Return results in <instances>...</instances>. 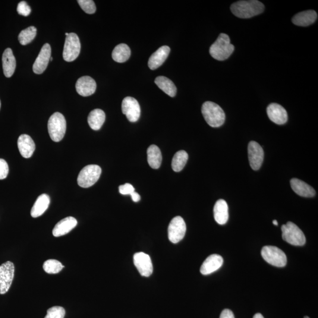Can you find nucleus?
<instances>
[{"label":"nucleus","instance_id":"a19ab883","mask_svg":"<svg viewBox=\"0 0 318 318\" xmlns=\"http://www.w3.org/2000/svg\"><path fill=\"white\" fill-rule=\"evenodd\" d=\"M273 224L275 225V226H278V222L276 220H273Z\"/></svg>","mask_w":318,"mask_h":318},{"label":"nucleus","instance_id":"7c9ffc66","mask_svg":"<svg viewBox=\"0 0 318 318\" xmlns=\"http://www.w3.org/2000/svg\"><path fill=\"white\" fill-rule=\"evenodd\" d=\"M37 34V28L34 26H31L21 31L19 34L18 40L21 45L26 46L29 44L36 37Z\"/></svg>","mask_w":318,"mask_h":318},{"label":"nucleus","instance_id":"c03bdc74","mask_svg":"<svg viewBox=\"0 0 318 318\" xmlns=\"http://www.w3.org/2000/svg\"><path fill=\"white\" fill-rule=\"evenodd\" d=\"M304 318H309V317H307V316H305V317H304Z\"/></svg>","mask_w":318,"mask_h":318},{"label":"nucleus","instance_id":"ea45409f","mask_svg":"<svg viewBox=\"0 0 318 318\" xmlns=\"http://www.w3.org/2000/svg\"><path fill=\"white\" fill-rule=\"evenodd\" d=\"M254 318H264V317L262 316V314H256L254 315Z\"/></svg>","mask_w":318,"mask_h":318},{"label":"nucleus","instance_id":"f704fd0d","mask_svg":"<svg viewBox=\"0 0 318 318\" xmlns=\"http://www.w3.org/2000/svg\"><path fill=\"white\" fill-rule=\"evenodd\" d=\"M17 11L19 14L27 17L31 13V9L26 1H21L18 3Z\"/></svg>","mask_w":318,"mask_h":318},{"label":"nucleus","instance_id":"c85d7f7f","mask_svg":"<svg viewBox=\"0 0 318 318\" xmlns=\"http://www.w3.org/2000/svg\"><path fill=\"white\" fill-rule=\"evenodd\" d=\"M131 55V50L126 44H120L112 52V58L116 62L125 63L128 61Z\"/></svg>","mask_w":318,"mask_h":318},{"label":"nucleus","instance_id":"a18cd8bd","mask_svg":"<svg viewBox=\"0 0 318 318\" xmlns=\"http://www.w3.org/2000/svg\"><path fill=\"white\" fill-rule=\"evenodd\" d=\"M0 108H1V101H0Z\"/></svg>","mask_w":318,"mask_h":318},{"label":"nucleus","instance_id":"4c0bfd02","mask_svg":"<svg viewBox=\"0 0 318 318\" xmlns=\"http://www.w3.org/2000/svg\"><path fill=\"white\" fill-rule=\"evenodd\" d=\"M220 318H235V316L232 311L226 309L222 312Z\"/></svg>","mask_w":318,"mask_h":318},{"label":"nucleus","instance_id":"0eeeda50","mask_svg":"<svg viewBox=\"0 0 318 318\" xmlns=\"http://www.w3.org/2000/svg\"><path fill=\"white\" fill-rule=\"evenodd\" d=\"M263 259L276 267H284L287 263V257L279 248L273 246H265L261 251Z\"/></svg>","mask_w":318,"mask_h":318},{"label":"nucleus","instance_id":"412c9836","mask_svg":"<svg viewBox=\"0 0 318 318\" xmlns=\"http://www.w3.org/2000/svg\"><path fill=\"white\" fill-rule=\"evenodd\" d=\"M2 68L5 76L7 78L11 77L13 75L15 67H16V61L12 53V50L8 48L3 53Z\"/></svg>","mask_w":318,"mask_h":318},{"label":"nucleus","instance_id":"9b49d317","mask_svg":"<svg viewBox=\"0 0 318 318\" xmlns=\"http://www.w3.org/2000/svg\"><path fill=\"white\" fill-rule=\"evenodd\" d=\"M122 112L130 122H136L140 118L141 110L137 100L131 97H127L123 100Z\"/></svg>","mask_w":318,"mask_h":318},{"label":"nucleus","instance_id":"f03ea898","mask_svg":"<svg viewBox=\"0 0 318 318\" xmlns=\"http://www.w3.org/2000/svg\"><path fill=\"white\" fill-rule=\"evenodd\" d=\"M235 47L231 43V40L227 34L221 33L218 39L210 47L209 53L213 59L223 61L231 56Z\"/></svg>","mask_w":318,"mask_h":318},{"label":"nucleus","instance_id":"1a4fd4ad","mask_svg":"<svg viewBox=\"0 0 318 318\" xmlns=\"http://www.w3.org/2000/svg\"><path fill=\"white\" fill-rule=\"evenodd\" d=\"M187 225L181 216L173 218L169 225L168 238L173 244H177L185 237Z\"/></svg>","mask_w":318,"mask_h":318},{"label":"nucleus","instance_id":"c9c22d12","mask_svg":"<svg viewBox=\"0 0 318 318\" xmlns=\"http://www.w3.org/2000/svg\"><path fill=\"white\" fill-rule=\"evenodd\" d=\"M9 172L8 165L5 160L0 159V180L7 177Z\"/></svg>","mask_w":318,"mask_h":318},{"label":"nucleus","instance_id":"b1692460","mask_svg":"<svg viewBox=\"0 0 318 318\" xmlns=\"http://www.w3.org/2000/svg\"><path fill=\"white\" fill-rule=\"evenodd\" d=\"M214 218L219 225H225L229 219L228 206L226 201L219 199L216 201L213 209Z\"/></svg>","mask_w":318,"mask_h":318},{"label":"nucleus","instance_id":"cd10ccee","mask_svg":"<svg viewBox=\"0 0 318 318\" xmlns=\"http://www.w3.org/2000/svg\"><path fill=\"white\" fill-rule=\"evenodd\" d=\"M155 83L160 89L168 94L170 97H173L177 93V89L173 82L169 78L164 76L157 77Z\"/></svg>","mask_w":318,"mask_h":318},{"label":"nucleus","instance_id":"c756f323","mask_svg":"<svg viewBox=\"0 0 318 318\" xmlns=\"http://www.w3.org/2000/svg\"><path fill=\"white\" fill-rule=\"evenodd\" d=\"M188 157V154L185 150H180L176 153L172 159V168L173 171L181 172L187 164Z\"/></svg>","mask_w":318,"mask_h":318},{"label":"nucleus","instance_id":"dca6fc26","mask_svg":"<svg viewBox=\"0 0 318 318\" xmlns=\"http://www.w3.org/2000/svg\"><path fill=\"white\" fill-rule=\"evenodd\" d=\"M97 85L95 80L89 76L81 77L77 81L75 89L80 96L87 97L95 92Z\"/></svg>","mask_w":318,"mask_h":318},{"label":"nucleus","instance_id":"f257e3e1","mask_svg":"<svg viewBox=\"0 0 318 318\" xmlns=\"http://www.w3.org/2000/svg\"><path fill=\"white\" fill-rule=\"evenodd\" d=\"M231 9L236 17L250 18L262 13L264 7L262 2L257 0H250L235 2L231 5Z\"/></svg>","mask_w":318,"mask_h":318},{"label":"nucleus","instance_id":"ddd939ff","mask_svg":"<svg viewBox=\"0 0 318 318\" xmlns=\"http://www.w3.org/2000/svg\"><path fill=\"white\" fill-rule=\"evenodd\" d=\"M133 262L141 276L149 277L152 275L153 270V264L149 255L143 253L135 254Z\"/></svg>","mask_w":318,"mask_h":318},{"label":"nucleus","instance_id":"393cba45","mask_svg":"<svg viewBox=\"0 0 318 318\" xmlns=\"http://www.w3.org/2000/svg\"><path fill=\"white\" fill-rule=\"evenodd\" d=\"M50 203V197L46 194H43L38 197L31 210V215L33 218H38L46 212Z\"/></svg>","mask_w":318,"mask_h":318},{"label":"nucleus","instance_id":"a211bd4d","mask_svg":"<svg viewBox=\"0 0 318 318\" xmlns=\"http://www.w3.org/2000/svg\"><path fill=\"white\" fill-rule=\"evenodd\" d=\"M17 144L18 150L22 156L26 159L32 156L36 149V144L32 138L27 134H21L18 137Z\"/></svg>","mask_w":318,"mask_h":318},{"label":"nucleus","instance_id":"6e6552de","mask_svg":"<svg viewBox=\"0 0 318 318\" xmlns=\"http://www.w3.org/2000/svg\"><path fill=\"white\" fill-rule=\"evenodd\" d=\"M81 45L79 38L76 34L68 33L66 36L63 56L65 61H74L79 56Z\"/></svg>","mask_w":318,"mask_h":318},{"label":"nucleus","instance_id":"423d86ee","mask_svg":"<svg viewBox=\"0 0 318 318\" xmlns=\"http://www.w3.org/2000/svg\"><path fill=\"white\" fill-rule=\"evenodd\" d=\"M101 173L102 169L98 165H90L84 167L78 176V185L84 188L92 187L98 181Z\"/></svg>","mask_w":318,"mask_h":318},{"label":"nucleus","instance_id":"2f4dec72","mask_svg":"<svg viewBox=\"0 0 318 318\" xmlns=\"http://www.w3.org/2000/svg\"><path fill=\"white\" fill-rule=\"evenodd\" d=\"M64 266L61 262L55 259H49L43 264V269L45 271L49 274H56L62 271Z\"/></svg>","mask_w":318,"mask_h":318},{"label":"nucleus","instance_id":"f3484780","mask_svg":"<svg viewBox=\"0 0 318 318\" xmlns=\"http://www.w3.org/2000/svg\"><path fill=\"white\" fill-rule=\"evenodd\" d=\"M223 257L218 254H213L207 257L200 267L202 275H207L218 270L223 265Z\"/></svg>","mask_w":318,"mask_h":318},{"label":"nucleus","instance_id":"39448f33","mask_svg":"<svg viewBox=\"0 0 318 318\" xmlns=\"http://www.w3.org/2000/svg\"><path fill=\"white\" fill-rule=\"evenodd\" d=\"M282 239L288 244L294 246H303L306 243V238L297 225L288 222L282 226Z\"/></svg>","mask_w":318,"mask_h":318},{"label":"nucleus","instance_id":"aec40b11","mask_svg":"<svg viewBox=\"0 0 318 318\" xmlns=\"http://www.w3.org/2000/svg\"><path fill=\"white\" fill-rule=\"evenodd\" d=\"M77 225V220L73 217H67L57 223L53 230V235L55 237H60L67 234Z\"/></svg>","mask_w":318,"mask_h":318},{"label":"nucleus","instance_id":"72a5a7b5","mask_svg":"<svg viewBox=\"0 0 318 318\" xmlns=\"http://www.w3.org/2000/svg\"><path fill=\"white\" fill-rule=\"evenodd\" d=\"M65 311L62 307H53L47 310V316L45 318H64Z\"/></svg>","mask_w":318,"mask_h":318},{"label":"nucleus","instance_id":"7ed1b4c3","mask_svg":"<svg viewBox=\"0 0 318 318\" xmlns=\"http://www.w3.org/2000/svg\"><path fill=\"white\" fill-rule=\"evenodd\" d=\"M201 113L210 127H219L224 124L225 112L217 104L212 102H204L201 108Z\"/></svg>","mask_w":318,"mask_h":318},{"label":"nucleus","instance_id":"473e14b6","mask_svg":"<svg viewBox=\"0 0 318 318\" xmlns=\"http://www.w3.org/2000/svg\"><path fill=\"white\" fill-rule=\"evenodd\" d=\"M77 2L81 9L86 13L92 14L96 12L95 3L92 0H78Z\"/></svg>","mask_w":318,"mask_h":318},{"label":"nucleus","instance_id":"2eb2a0df","mask_svg":"<svg viewBox=\"0 0 318 318\" xmlns=\"http://www.w3.org/2000/svg\"><path fill=\"white\" fill-rule=\"evenodd\" d=\"M267 114L270 121L275 124L282 125L288 121L287 112L279 104H270L267 108Z\"/></svg>","mask_w":318,"mask_h":318},{"label":"nucleus","instance_id":"4468645a","mask_svg":"<svg viewBox=\"0 0 318 318\" xmlns=\"http://www.w3.org/2000/svg\"><path fill=\"white\" fill-rule=\"evenodd\" d=\"M51 47L49 44H45L33 64V70L34 73L41 74L46 70L51 58Z\"/></svg>","mask_w":318,"mask_h":318},{"label":"nucleus","instance_id":"bb28decb","mask_svg":"<svg viewBox=\"0 0 318 318\" xmlns=\"http://www.w3.org/2000/svg\"><path fill=\"white\" fill-rule=\"evenodd\" d=\"M147 154L148 163L151 168L154 169H159L162 161V153L159 148L153 144L148 148Z\"/></svg>","mask_w":318,"mask_h":318},{"label":"nucleus","instance_id":"79ce46f5","mask_svg":"<svg viewBox=\"0 0 318 318\" xmlns=\"http://www.w3.org/2000/svg\"><path fill=\"white\" fill-rule=\"evenodd\" d=\"M50 61L51 62L53 61V58H52V57H51V58H50Z\"/></svg>","mask_w":318,"mask_h":318},{"label":"nucleus","instance_id":"4be33fe9","mask_svg":"<svg viewBox=\"0 0 318 318\" xmlns=\"http://www.w3.org/2000/svg\"><path fill=\"white\" fill-rule=\"evenodd\" d=\"M318 18L317 12L314 10H307L299 12L292 18V22L296 26L307 27L313 24Z\"/></svg>","mask_w":318,"mask_h":318},{"label":"nucleus","instance_id":"5701e85b","mask_svg":"<svg viewBox=\"0 0 318 318\" xmlns=\"http://www.w3.org/2000/svg\"><path fill=\"white\" fill-rule=\"evenodd\" d=\"M291 185L292 190L299 196L304 197H313L316 194V191L313 187L300 179L296 178L291 179Z\"/></svg>","mask_w":318,"mask_h":318},{"label":"nucleus","instance_id":"20e7f679","mask_svg":"<svg viewBox=\"0 0 318 318\" xmlns=\"http://www.w3.org/2000/svg\"><path fill=\"white\" fill-rule=\"evenodd\" d=\"M48 130L50 137L55 142H59L64 138L66 131V121L62 113H55L50 118Z\"/></svg>","mask_w":318,"mask_h":318},{"label":"nucleus","instance_id":"58836bf2","mask_svg":"<svg viewBox=\"0 0 318 318\" xmlns=\"http://www.w3.org/2000/svg\"><path fill=\"white\" fill-rule=\"evenodd\" d=\"M130 196H131L132 200H133L134 202H138L141 199L140 195L136 193V191L132 193Z\"/></svg>","mask_w":318,"mask_h":318},{"label":"nucleus","instance_id":"37998d69","mask_svg":"<svg viewBox=\"0 0 318 318\" xmlns=\"http://www.w3.org/2000/svg\"><path fill=\"white\" fill-rule=\"evenodd\" d=\"M68 33H65V35L66 36H68Z\"/></svg>","mask_w":318,"mask_h":318},{"label":"nucleus","instance_id":"a878e982","mask_svg":"<svg viewBox=\"0 0 318 318\" xmlns=\"http://www.w3.org/2000/svg\"><path fill=\"white\" fill-rule=\"evenodd\" d=\"M106 115L101 109L92 110L88 116V124L94 130H99L105 122Z\"/></svg>","mask_w":318,"mask_h":318},{"label":"nucleus","instance_id":"9d476101","mask_svg":"<svg viewBox=\"0 0 318 318\" xmlns=\"http://www.w3.org/2000/svg\"><path fill=\"white\" fill-rule=\"evenodd\" d=\"M14 265L11 262L0 266V294H5L10 288L14 276Z\"/></svg>","mask_w":318,"mask_h":318},{"label":"nucleus","instance_id":"6ab92c4d","mask_svg":"<svg viewBox=\"0 0 318 318\" xmlns=\"http://www.w3.org/2000/svg\"><path fill=\"white\" fill-rule=\"evenodd\" d=\"M171 49L167 46H162L157 50V51L150 56L148 62V65L151 70H156L160 67L168 58Z\"/></svg>","mask_w":318,"mask_h":318},{"label":"nucleus","instance_id":"e433bc0d","mask_svg":"<svg viewBox=\"0 0 318 318\" xmlns=\"http://www.w3.org/2000/svg\"><path fill=\"white\" fill-rule=\"evenodd\" d=\"M119 190L120 193L124 195H131L135 191L134 187L130 184L120 186Z\"/></svg>","mask_w":318,"mask_h":318},{"label":"nucleus","instance_id":"f8f14e48","mask_svg":"<svg viewBox=\"0 0 318 318\" xmlns=\"http://www.w3.org/2000/svg\"><path fill=\"white\" fill-rule=\"evenodd\" d=\"M249 161L252 169L257 171L260 168L264 159L262 147L256 141H252L248 145Z\"/></svg>","mask_w":318,"mask_h":318}]
</instances>
